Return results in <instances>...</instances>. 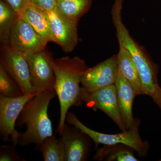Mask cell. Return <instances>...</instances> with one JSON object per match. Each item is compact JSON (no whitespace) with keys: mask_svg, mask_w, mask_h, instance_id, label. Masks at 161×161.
I'll list each match as a JSON object with an SVG mask.
<instances>
[{"mask_svg":"<svg viewBox=\"0 0 161 161\" xmlns=\"http://www.w3.org/2000/svg\"><path fill=\"white\" fill-rule=\"evenodd\" d=\"M59 136L64 145L65 161L86 160L90 150L87 135L75 126L65 124Z\"/></svg>","mask_w":161,"mask_h":161,"instance_id":"cell-12","label":"cell"},{"mask_svg":"<svg viewBox=\"0 0 161 161\" xmlns=\"http://www.w3.org/2000/svg\"><path fill=\"white\" fill-rule=\"evenodd\" d=\"M123 0H115L112 8V23L115 27L119 46L130 53L140 76L143 95L152 97L158 86V68L130 35L123 22L122 10Z\"/></svg>","mask_w":161,"mask_h":161,"instance_id":"cell-2","label":"cell"},{"mask_svg":"<svg viewBox=\"0 0 161 161\" xmlns=\"http://www.w3.org/2000/svg\"><path fill=\"white\" fill-rule=\"evenodd\" d=\"M19 15L20 18L29 23L39 34L49 42H53L47 12L31 5L25 8Z\"/></svg>","mask_w":161,"mask_h":161,"instance_id":"cell-14","label":"cell"},{"mask_svg":"<svg viewBox=\"0 0 161 161\" xmlns=\"http://www.w3.org/2000/svg\"><path fill=\"white\" fill-rule=\"evenodd\" d=\"M24 57L29 65L32 85L36 93L55 89V76L52 66L53 55L44 49L26 52Z\"/></svg>","mask_w":161,"mask_h":161,"instance_id":"cell-6","label":"cell"},{"mask_svg":"<svg viewBox=\"0 0 161 161\" xmlns=\"http://www.w3.org/2000/svg\"><path fill=\"white\" fill-rule=\"evenodd\" d=\"M23 95L18 83L0 65V96L16 98Z\"/></svg>","mask_w":161,"mask_h":161,"instance_id":"cell-20","label":"cell"},{"mask_svg":"<svg viewBox=\"0 0 161 161\" xmlns=\"http://www.w3.org/2000/svg\"><path fill=\"white\" fill-rule=\"evenodd\" d=\"M56 7L67 17L79 21L89 11L92 0H55Z\"/></svg>","mask_w":161,"mask_h":161,"instance_id":"cell-17","label":"cell"},{"mask_svg":"<svg viewBox=\"0 0 161 161\" xmlns=\"http://www.w3.org/2000/svg\"><path fill=\"white\" fill-rule=\"evenodd\" d=\"M31 5L47 12L52 11L57 8L55 0H31Z\"/></svg>","mask_w":161,"mask_h":161,"instance_id":"cell-23","label":"cell"},{"mask_svg":"<svg viewBox=\"0 0 161 161\" xmlns=\"http://www.w3.org/2000/svg\"><path fill=\"white\" fill-rule=\"evenodd\" d=\"M48 42L29 23L19 18L12 30L9 45L15 50L24 53L43 50Z\"/></svg>","mask_w":161,"mask_h":161,"instance_id":"cell-11","label":"cell"},{"mask_svg":"<svg viewBox=\"0 0 161 161\" xmlns=\"http://www.w3.org/2000/svg\"><path fill=\"white\" fill-rule=\"evenodd\" d=\"M0 65L18 83L23 95L36 93L32 85L29 65L23 53L9 44L1 45Z\"/></svg>","mask_w":161,"mask_h":161,"instance_id":"cell-7","label":"cell"},{"mask_svg":"<svg viewBox=\"0 0 161 161\" xmlns=\"http://www.w3.org/2000/svg\"><path fill=\"white\" fill-rule=\"evenodd\" d=\"M19 15L4 0H0V42L1 45L9 44L12 30Z\"/></svg>","mask_w":161,"mask_h":161,"instance_id":"cell-16","label":"cell"},{"mask_svg":"<svg viewBox=\"0 0 161 161\" xmlns=\"http://www.w3.org/2000/svg\"><path fill=\"white\" fill-rule=\"evenodd\" d=\"M16 145L3 146L0 149V161H23L17 151Z\"/></svg>","mask_w":161,"mask_h":161,"instance_id":"cell-21","label":"cell"},{"mask_svg":"<svg viewBox=\"0 0 161 161\" xmlns=\"http://www.w3.org/2000/svg\"><path fill=\"white\" fill-rule=\"evenodd\" d=\"M57 95L55 89L39 93L28 101L23 107L16 125H25L26 130L20 135L18 145L40 146L45 139L53 134V126L47 110L51 101Z\"/></svg>","mask_w":161,"mask_h":161,"instance_id":"cell-3","label":"cell"},{"mask_svg":"<svg viewBox=\"0 0 161 161\" xmlns=\"http://www.w3.org/2000/svg\"><path fill=\"white\" fill-rule=\"evenodd\" d=\"M65 122L81 130L94 141L96 146L99 144L104 146L123 144L135 150L141 156L146 155L148 152V144L142 141L139 133L138 120H136L133 126L129 130L115 134H105L90 129L72 112H68Z\"/></svg>","mask_w":161,"mask_h":161,"instance_id":"cell-4","label":"cell"},{"mask_svg":"<svg viewBox=\"0 0 161 161\" xmlns=\"http://www.w3.org/2000/svg\"><path fill=\"white\" fill-rule=\"evenodd\" d=\"M119 145L105 146L98 149L95 155V159L108 161H137L138 159L130 151L122 148Z\"/></svg>","mask_w":161,"mask_h":161,"instance_id":"cell-19","label":"cell"},{"mask_svg":"<svg viewBox=\"0 0 161 161\" xmlns=\"http://www.w3.org/2000/svg\"><path fill=\"white\" fill-rule=\"evenodd\" d=\"M80 98L87 106L98 109L108 115L122 132L126 131L119 107L115 85L89 92L81 87Z\"/></svg>","mask_w":161,"mask_h":161,"instance_id":"cell-8","label":"cell"},{"mask_svg":"<svg viewBox=\"0 0 161 161\" xmlns=\"http://www.w3.org/2000/svg\"><path fill=\"white\" fill-rule=\"evenodd\" d=\"M52 66L55 76L54 89L60 103V116L58 132L61 133L65 124L69 108L80 105L82 75L89 68L83 59L78 58L63 57L53 59Z\"/></svg>","mask_w":161,"mask_h":161,"instance_id":"cell-1","label":"cell"},{"mask_svg":"<svg viewBox=\"0 0 161 161\" xmlns=\"http://www.w3.org/2000/svg\"><path fill=\"white\" fill-rule=\"evenodd\" d=\"M47 13L53 42L65 53L73 51L78 43V21L67 17L57 8Z\"/></svg>","mask_w":161,"mask_h":161,"instance_id":"cell-9","label":"cell"},{"mask_svg":"<svg viewBox=\"0 0 161 161\" xmlns=\"http://www.w3.org/2000/svg\"><path fill=\"white\" fill-rule=\"evenodd\" d=\"M153 99L157 105L161 110V88L158 86L152 97Z\"/></svg>","mask_w":161,"mask_h":161,"instance_id":"cell-24","label":"cell"},{"mask_svg":"<svg viewBox=\"0 0 161 161\" xmlns=\"http://www.w3.org/2000/svg\"><path fill=\"white\" fill-rule=\"evenodd\" d=\"M39 93L16 98L0 96V133L3 140L18 145L21 134L15 129L17 121L26 103Z\"/></svg>","mask_w":161,"mask_h":161,"instance_id":"cell-5","label":"cell"},{"mask_svg":"<svg viewBox=\"0 0 161 161\" xmlns=\"http://www.w3.org/2000/svg\"><path fill=\"white\" fill-rule=\"evenodd\" d=\"M117 92L119 112L126 130L132 128L135 123L132 115V104L136 95L130 82L119 71L115 83Z\"/></svg>","mask_w":161,"mask_h":161,"instance_id":"cell-13","label":"cell"},{"mask_svg":"<svg viewBox=\"0 0 161 161\" xmlns=\"http://www.w3.org/2000/svg\"><path fill=\"white\" fill-rule=\"evenodd\" d=\"M38 150L43 154L44 161H65V150L61 140L54 135L49 136L38 146Z\"/></svg>","mask_w":161,"mask_h":161,"instance_id":"cell-18","label":"cell"},{"mask_svg":"<svg viewBox=\"0 0 161 161\" xmlns=\"http://www.w3.org/2000/svg\"><path fill=\"white\" fill-rule=\"evenodd\" d=\"M19 14L23 10L31 5V0H4Z\"/></svg>","mask_w":161,"mask_h":161,"instance_id":"cell-22","label":"cell"},{"mask_svg":"<svg viewBox=\"0 0 161 161\" xmlns=\"http://www.w3.org/2000/svg\"><path fill=\"white\" fill-rule=\"evenodd\" d=\"M117 54L119 71L130 82L137 95H143L140 76L132 57L128 51L119 46Z\"/></svg>","mask_w":161,"mask_h":161,"instance_id":"cell-15","label":"cell"},{"mask_svg":"<svg viewBox=\"0 0 161 161\" xmlns=\"http://www.w3.org/2000/svg\"><path fill=\"white\" fill-rule=\"evenodd\" d=\"M119 73L117 54L101 62L87 70L82 75V87L89 92L115 84Z\"/></svg>","mask_w":161,"mask_h":161,"instance_id":"cell-10","label":"cell"}]
</instances>
